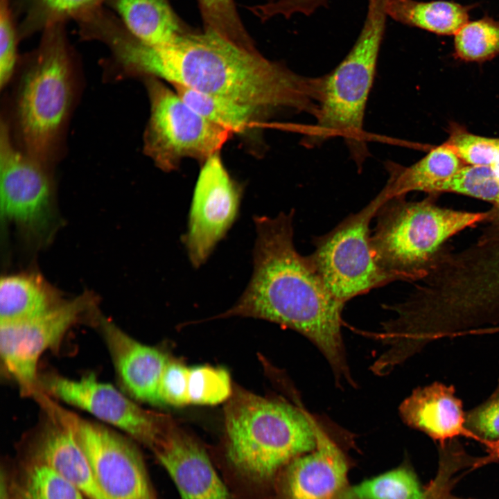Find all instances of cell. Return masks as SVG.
I'll return each mask as SVG.
<instances>
[{"label": "cell", "instance_id": "1", "mask_svg": "<svg viewBox=\"0 0 499 499\" xmlns=\"http://www.w3.org/2000/svg\"><path fill=\"white\" fill-rule=\"evenodd\" d=\"M120 58L127 76L159 78L259 112L289 111L314 116L317 109L320 77L301 76L265 58L254 46L211 28L198 34L181 33L161 46L132 40Z\"/></svg>", "mask_w": 499, "mask_h": 499}, {"label": "cell", "instance_id": "2", "mask_svg": "<svg viewBox=\"0 0 499 499\" xmlns=\"http://www.w3.org/2000/svg\"><path fill=\"white\" fill-rule=\"evenodd\" d=\"M294 213L254 218L252 277L234 306L215 318L254 317L295 330L320 350L338 385H353L341 335L345 304L331 294L308 256L297 251Z\"/></svg>", "mask_w": 499, "mask_h": 499}, {"label": "cell", "instance_id": "3", "mask_svg": "<svg viewBox=\"0 0 499 499\" xmlns=\"http://www.w3.org/2000/svg\"><path fill=\"white\" fill-rule=\"evenodd\" d=\"M25 61L15 89L10 134L23 152L53 169L63 151L80 80L61 24L45 28Z\"/></svg>", "mask_w": 499, "mask_h": 499}, {"label": "cell", "instance_id": "4", "mask_svg": "<svg viewBox=\"0 0 499 499\" xmlns=\"http://www.w3.org/2000/svg\"><path fill=\"white\" fill-rule=\"evenodd\" d=\"M225 423L229 465L252 486L274 482L290 461L316 446L307 411L245 390L236 389L227 400Z\"/></svg>", "mask_w": 499, "mask_h": 499}, {"label": "cell", "instance_id": "5", "mask_svg": "<svg viewBox=\"0 0 499 499\" xmlns=\"http://www.w3.org/2000/svg\"><path fill=\"white\" fill-rule=\"evenodd\" d=\"M437 196L419 201L392 197L378 208L371 246L378 265L394 281L425 280L449 252L446 243L450 238L488 218V211L438 205Z\"/></svg>", "mask_w": 499, "mask_h": 499}, {"label": "cell", "instance_id": "6", "mask_svg": "<svg viewBox=\"0 0 499 499\" xmlns=\"http://www.w3.org/2000/svg\"><path fill=\"white\" fill-rule=\"evenodd\" d=\"M387 0H369L364 26L344 60L321 76L315 123L305 133V146L342 137L360 168L367 156L363 121L383 40Z\"/></svg>", "mask_w": 499, "mask_h": 499}, {"label": "cell", "instance_id": "7", "mask_svg": "<svg viewBox=\"0 0 499 499\" xmlns=\"http://www.w3.org/2000/svg\"><path fill=\"white\" fill-rule=\"evenodd\" d=\"M1 217L33 250L47 246L60 227L53 169L23 152L7 120L0 130Z\"/></svg>", "mask_w": 499, "mask_h": 499}, {"label": "cell", "instance_id": "8", "mask_svg": "<svg viewBox=\"0 0 499 499\" xmlns=\"http://www.w3.org/2000/svg\"><path fill=\"white\" fill-rule=\"evenodd\" d=\"M387 198L381 190L360 211L313 240L310 261L331 294L344 304L394 281L378 265L370 241V222Z\"/></svg>", "mask_w": 499, "mask_h": 499}, {"label": "cell", "instance_id": "9", "mask_svg": "<svg viewBox=\"0 0 499 499\" xmlns=\"http://www.w3.org/2000/svg\"><path fill=\"white\" fill-rule=\"evenodd\" d=\"M150 118L143 150L164 171L191 157L204 161L218 152L232 134L202 117L158 78L147 77Z\"/></svg>", "mask_w": 499, "mask_h": 499}, {"label": "cell", "instance_id": "10", "mask_svg": "<svg viewBox=\"0 0 499 499\" xmlns=\"http://www.w3.org/2000/svg\"><path fill=\"white\" fill-rule=\"evenodd\" d=\"M37 402L74 435L100 486L110 499L157 498L137 447L120 434L67 410L44 393Z\"/></svg>", "mask_w": 499, "mask_h": 499}, {"label": "cell", "instance_id": "11", "mask_svg": "<svg viewBox=\"0 0 499 499\" xmlns=\"http://www.w3.org/2000/svg\"><path fill=\"white\" fill-rule=\"evenodd\" d=\"M97 305L96 296L85 292L39 316L0 324L1 362L22 395L33 397L40 389L37 366L42 355L58 347L78 322L88 318L95 321L99 313Z\"/></svg>", "mask_w": 499, "mask_h": 499}, {"label": "cell", "instance_id": "12", "mask_svg": "<svg viewBox=\"0 0 499 499\" xmlns=\"http://www.w3.org/2000/svg\"><path fill=\"white\" fill-rule=\"evenodd\" d=\"M40 390L80 408L127 433L152 450L173 423L164 414L145 410L94 374L71 379L57 374L39 375Z\"/></svg>", "mask_w": 499, "mask_h": 499}, {"label": "cell", "instance_id": "13", "mask_svg": "<svg viewBox=\"0 0 499 499\" xmlns=\"http://www.w3.org/2000/svg\"><path fill=\"white\" fill-rule=\"evenodd\" d=\"M242 188L226 170L219 153L204 161L194 189L188 230L183 237L192 265L200 268L236 220Z\"/></svg>", "mask_w": 499, "mask_h": 499}, {"label": "cell", "instance_id": "14", "mask_svg": "<svg viewBox=\"0 0 499 499\" xmlns=\"http://www.w3.org/2000/svg\"><path fill=\"white\" fill-rule=\"evenodd\" d=\"M313 423L315 449L293 459L277 475L283 499H339L347 489L348 468L342 451L313 417Z\"/></svg>", "mask_w": 499, "mask_h": 499}, {"label": "cell", "instance_id": "15", "mask_svg": "<svg viewBox=\"0 0 499 499\" xmlns=\"http://www.w3.org/2000/svg\"><path fill=\"white\" fill-rule=\"evenodd\" d=\"M152 451L182 499H231L204 448L173 423Z\"/></svg>", "mask_w": 499, "mask_h": 499}, {"label": "cell", "instance_id": "16", "mask_svg": "<svg viewBox=\"0 0 499 499\" xmlns=\"http://www.w3.org/2000/svg\"><path fill=\"white\" fill-rule=\"evenodd\" d=\"M96 322L127 393L142 402L161 404L159 387L170 360L168 356L155 347L138 342L100 313Z\"/></svg>", "mask_w": 499, "mask_h": 499}, {"label": "cell", "instance_id": "17", "mask_svg": "<svg viewBox=\"0 0 499 499\" xmlns=\"http://www.w3.org/2000/svg\"><path fill=\"white\" fill-rule=\"evenodd\" d=\"M36 437L29 459L44 463L73 484L86 499H110L97 481L71 430L52 414Z\"/></svg>", "mask_w": 499, "mask_h": 499}, {"label": "cell", "instance_id": "18", "mask_svg": "<svg viewBox=\"0 0 499 499\" xmlns=\"http://www.w3.org/2000/svg\"><path fill=\"white\" fill-rule=\"evenodd\" d=\"M399 414L408 426L425 432L442 446L469 432L461 401L453 387L441 383L415 389L400 405Z\"/></svg>", "mask_w": 499, "mask_h": 499}, {"label": "cell", "instance_id": "19", "mask_svg": "<svg viewBox=\"0 0 499 499\" xmlns=\"http://www.w3.org/2000/svg\"><path fill=\"white\" fill-rule=\"evenodd\" d=\"M64 300L60 291L37 272L6 274L0 281V324L39 316Z\"/></svg>", "mask_w": 499, "mask_h": 499}, {"label": "cell", "instance_id": "20", "mask_svg": "<svg viewBox=\"0 0 499 499\" xmlns=\"http://www.w3.org/2000/svg\"><path fill=\"white\" fill-rule=\"evenodd\" d=\"M463 166L462 161L444 143L409 167L387 164L389 177L383 190L387 198L405 196L412 191L437 195L441 186Z\"/></svg>", "mask_w": 499, "mask_h": 499}, {"label": "cell", "instance_id": "21", "mask_svg": "<svg viewBox=\"0 0 499 499\" xmlns=\"http://www.w3.org/2000/svg\"><path fill=\"white\" fill-rule=\"evenodd\" d=\"M109 2L126 30L146 45L164 46L182 33L167 0H109Z\"/></svg>", "mask_w": 499, "mask_h": 499}, {"label": "cell", "instance_id": "22", "mask_svg": "<svg viewBox=\"0 0 499 499\" xmlns=\"http://www.w3.org/2000/svg\"><path fill=\"white\" fill-rule=\"evenodd\" d=\"M387 15L439 35H455L469 21V8L447 1L387 0Z\"/></svg>", "mask_w": 499, "mask_h": 499}, {"label": "cell", "instance_id": "23", "mask_svg": "<svg viewBox=\"0 0 499 499\" xmlns=\"http://www.w3.org/2000/svg\"><path fill=\"white\" fill-rule=\"evenodd\" d=\"M178 96L193 110L231 133L245 131L259 113L255 109L228 98L174 85Z\"/></svg>", "mask_w": 499, "mask_h": 499}, {"label": "cell", "instance_id": "24", "mask_svg": "<svg viewBox=\"0 0 499 499\" xmlns=\"http://www.w3.org/2000/svg\"><path fill=\"white\" fill-rule=\"evenodd\" d=\"M12 490L15 499H86L55 469L31 459L19 484Z\"/></svg>", "mask_w": 499, "mask_h": 499}, {"label": "cell", "instance_id": "25", "mask_svg": "<svg viewBox=\"0 0 499 499\" xmlns=\"http://www.w3.org/2000/svg\"><path fill=\"white\" fill-rule=\"evenodd\" d=\"M415 474L408 468L399 467L343 492L339 499H424Z\"/></svg>", "mask_w": 499, "mask_h": 499}, {"label": "cell", "instance_id": "26", "mask_svg": "<svg viewBox=\"0 0 499 499\" xmlns=\"http://www.w3.org/2000/svg\"><path fill=\"white\" fill-rule=\"evenodd\" d=\"M455 55L479 62L499 54V19L484 17L466 22L455 35Z\"/></svg>", "mask_w": 499, "mask_h": 499}, {"label": "cell", "instance_id": "27", "mask_svg": "<svg viewBox=\"0 0 499 499\" xmlns=\"http://www.w3.org/2000/svg\"><path fill=\"white\" fill-rule=\"evenodd\" d=\"M232 393L230 376L223 368L207 365L189 367V404L216 405L228 400Z\"/></svg>", "mask_w": 499, "mask_h": 499}, {"label": "cell", "instance_id": "28", "mask_svg": "<svg viewBox=\"0 0 499 499\" xmlns=\"http://www.w3.org/2000/svg\"><path fill=\"white\" fill-rule=\"evenodd\" d=\"M207 28L245 46H253L233 0H198Z\"/></svg>", "mask_w": 499, "mask_h": 499}, {"label": "cell", "instance_id": "29", "mask_svg": "<svg viewBox=\"0 0 499 499\" xmlns=\"http://www.w3.org/2000/svg\"><path fill=\"white\" fill-rule=\"evenodd\" d=\"M446 144L470 166H490L499 152V139L471 134L455 128Z\"/></svg>", "mask_w": 499, "mask_h": 499}, {"label": "cell", "instance_id": "30", "mask_svg": "<svg viewBox=\"0 0 499 499\" xmlns=\"http://www.w3.org/2000/svg\"><path fill=\"white\" fill-rule=\"evenodd\" d=\"M101 0H32V17L44 28L61 24L68 18L80 19L95 9Z\"/></svg>", "mask_w": 499, "mask_h": 499}, {"label": "cell", "instance_id": "31", "mask_svg": "<svg viewBox=\"0 0 499 499\" xmlns=\"http://www.w3.org/2000/svg\"><path fill=\"white\" fill-rule=\"evenodd\" d=\"M17 33L10 0H0V86L10 83L17 64Z\"/></svg>", "mask_w": 499, "mask_h": 499}, {"label": "cell", "instance_id": "32", "mask_svg": "<svg viewBox=\"0 0 499 499\" xmlns=\"http://www.w3.org/2000/svg\"><path fill=\"white\" fill-rule=\"evenodd\" d=\"M465 427L482 441L499 439V385L486 402L465 416Z\"/></svg>", "mask_w": 499, "mask_h": 499}, {"label": "cell", "instance_id": "33", "mask_svg": "<svg viewBox=\"0 0 499 499\" xmlns=\"http://www.w3.org/2000/svg\"><path fill=\"white\" fill-rule=\"evenodd\" d=\"M189 367L169 360L164 371L159 387L161 404L183 406L189 404L188 376Z\"/></svg>", "mask_w": 499, "mask_h": 499}, {"label": "cell", "instance_id": "34", "mask_svg": "<svg viewBox=\"0 0 499 499\" xmlns=\"http://www.w3.org/2000/svg\"><path fill=\"white\" fill-rule=\"evenodd\" d=\"M328 0H270L261 6L263 15L269 19L277 15L289 17L295 13L310 15Z\"/></svg>", "mask_w": 499, "mask_h": 499}, {"label": "cell", "instance_id": "35", "mask_svg": "<svg viewBox=\"0 0 499 499\" xmlns=\"http://www.w3.org/2000/svg\"><path fill=\"white\" fill-rule=\"evenodd\" d=\"M456 470L446 464H439L438 472L434 480L425 491L424 499H445L454 484Z\"/></svg>", "mask_w": 499, "mask_h": 499}, {"label": "cell", "instance_id": "36", "mask_svg": "<svg viewBox=\"0 0 499 499\" xmlns=\"http://www.w3.org/2000/svg\"><path fill=\"white\" fill-rule=\"evenodd\" d=\"M486 446L487 455L475 460L473 467L476 469L491 462L499 461V439L482 441Z\"/></svg>", "mask_w": 499, "mask_h": 499}, {"label": "cell", "instance_id": "37", "mask_svg": "<svg viewBox=\"0 0 499 499\" xmlns=\"http://www.w3.org/2000/svg\"><path fill=\"white\" fill-rule=\"evenodd\" d=\"M1 499H15L12 491L8 486L7 478L1 475Z\"/></svg>", "mask_w": 499, "mask_h": 499}, {"label": "cell", "instance_id": "38", "mask_svg": "<svg viewBox=\"0 0 499 499\" xmlns=\"http://www.w3.org/2000/svg\"><path fill=\"white\" fill-rule=\"evenodd\" d=\"M445 499H463V498H458L450 496V495H448Z\"/></svg>", "mask_w": 499, "mask_h": 499}, {"label": "cell", "instance_id": "39", "mask_svg": "<svg viewBox=\"0 0 499 499\" xmlns=\"http://www.w3.org/2000/svg\"><path fill=\"white\" fill-rule=\"evenodd\" d=\"M156 499H157V498H156Z\"/></svg>", "mask_w": 499, "mask_h": 499}]
</instances>
